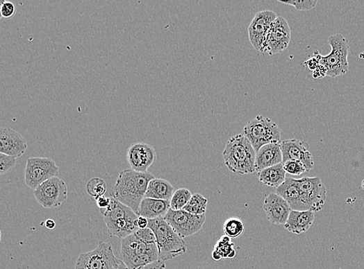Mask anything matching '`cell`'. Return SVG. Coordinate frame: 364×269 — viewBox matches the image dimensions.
Here are the masks:
<instances>
[{
    "label": "cell",
    "instance_id": "1",
    "mask_svg": "<svg viewBox=\"0 0 364 269\" xmlns=\"http://www.w3.org/2000/svg\"><path fill=\"white\" fill-rule=\"evenodd\" d=\"M122 260L130 269L148 266L158 259L156 238L149 227L138 229L122 241Z\"/></svg>",
    "mask_w": 364,
    "mask_h": 269
},
{
    "label": "cell",
    "instance_id": "2",
    "mask_svg": "<svg viewBox=\"0 0 364 269\" xmlns=\"http://www.w3.org/2000/svg\"><path fill=\"white\" fill-rule=\"evenodd\" d=\"M155 179L149 173H138L125 169L119 174L116 184L110 196L138 214L139 206L145 198L149 183Z\"/></svg>",
    "mask_w": 364,
    "mask_h": 269
},
{
    "label": "cell",
    "instance_id": "3",
    "mask_svg": "<svg viewBox=\"0 0 364 269\" xmlns=\"http://www.w3.org/2000/svg\"><path fill=\"white\" fill-rule=\"evenodd\" d=\"M256 153L242 134L231 137L223 150L224 164L230 172L240 175L256 173Z\"/></svg>",
    "mask_w": 364,
    "mask_h": 269
},
{
    "label": "cell",
    "instance_id": "4",
    "mask_svg": "<svg viewBox=\"0 0 364 269\" xmlns=\"http://www.w3.org/2000/svg\"><path fill=\"white\" fill-rule=\"evenodd\" d=\"M110 237L124 239L138 231V215L113 198L108 207L101 209Z\"/></svg>",
    "mask_w": 364,
    "mask_h": 269
},
{
    "label": "cell",
    "instance_id": "5",
    "mask_svg": "<svg viewBox=\"0 0 364 269\" xmlns=\"http://www.w3.org/2000/svg\"><path fill=\"white\" fill-rule=\"evenodd\" d=\"M148 227L154 233L158 251V259H174L187 252L186 242L180 237L164 218L149 220Z\"/></svg>",
    "mask_w": 364,
    "mask_h": 269
},
{
    "label": "cell",
    "instance_id": "6",
    "mask_svg": "<svg viewBox=\"0 0 364 269\" xmlns=\"http://www.w3.org/2000/svg\"><path fill=\"white\" fill-rule=\"evenodd\" d=\"M331 52L323 56L319 51H315L314 56L319 59L320 63L327 71L326 76L335 78L345 75L349 71L348 56L349 44L347 39L341 34H336L328 37Z\"/></svg>",
    "mask_w": 364,
    "mask_h": 269
},
{
    "label": "cell",
    "instance_id": "7",
    "mask_svg": "<svg viewBox=\"0 0 364 269\" xmlns=\"http://www.w3.org/2000/svg\"><path fill=\"white\" fill-rule=\"evenodd\" d=\"M242 134L250 141L256 153L269 144L281 143V130L277 124L263 115L249 121L243 129Z\"/></svg>",
    "mask_w": 364,
    "mask_h": 269
},
{
    "label": "cell",
    "instance_id": "8",
    "mask_svg": "<svg viewBox=\"0 0 364 269\" xmlns=\"http://www.w3.org/2000/svg\"><path fill=\"white\" fill-rule=\"evenodd\" d=\"M122 263L110 243L101 241L94 250L79 254L75 269H117Z\"/></svg>",
    "mask_w": 364,
    "mask_h": 269
},
{
    "label": "cell",
    "instance_id": "9",
    "mask_svg": "<svg viewBox=\"0 0 364 269\" xmlns=\"http://www.w3.org/2000/svg\"><path fill=\"white\" fill-rule=\"evenodd\" d=\"M59 167L51 157H33L26 161L24 169L26 185L35 190L43 182L58 177Z\"/></svg>",
    "mask_w": 364,
    "mask_h": 269
},
{
    "label": "cell",
    "instance_id": "10",
    "mask_svg": "<svg viewBox=\"0 0 364 269\" xmlns=\"http://www.w3.org/2000/svg\"><path fill=\"white\" fill-rule=\"evenodd\" d=\"M301 201L306 211L320 212L325 207L326 188L320 177H303L297 180Z\"/></svg>",
    "mask_w": 364,
    "mask_h": 269
},
{
    "label": "cell",
    "instance_id": "11",
    "mask_svg": "<svg viewBox=\"0 0 364 269\" xmlns=\"http://www.w3.org/2000/svg\"><path fill=\"white\" fill-rule=\"evenodd\" d=\"M34 196L42 207L54 209L60 207L68 198V187L64 180L54 177L34 190Z\"/></svg>",
    "mask_w": 364,
    "mask_h": 269
},
{
    "label": "cell",
    "instance_id": "12",
    "mask_svg": "<svg viewBox=\"0 0 364 269\" xmlns=\"http://www.w3.org/2000/svg\"><path fill=\"white\" fill-rule=\"evenodd\" d=\"M290 38L291 31L287 19L278 17L265 37L260 52L270 55L281 53L288 48Z\"/></svg>",
    "mask_w": 364,
    "mask_h": 269
},
{
    "label": "cell",
    "instance_id": "13",
    "mask_svg": "<svg viewBox=\"0 0 364 269\" xmlns=\"http://www.w3.org/2000/svg\"><path fill=\"white\" fill-rule=\"evenodd\" d=\"M164 219L180 237L184 238L201 231L206 220V215H195L183 209L174 211L169 209Z\"/></svg>",
    "mask_w": 364,
    "mask_h": 269
},
{
    "label": "cell",
    "instance_id": "14",
    "mask_svg": "<svg viewBox=\"0 0 364 269\" xmlns=\"http://www.w3.org/2000/svg\"><path fill=\"white\" fill-rule=\"evenodd\" d=\"M279 16L273 10H263L256 12L248 28L249 42L255 50L260 51L265 37L271 24Z\"/></svg>",
    "mask_w": 364,
    "mask_h": 269
},
{
    "label": "cell",
    "instance_id": "15",
    "mask_svg": "<svg viewBox=\"0 0 364 269\" xmlns=\"http://www.w3.org/2000/svg\"><path fill=\"white\" fill-rule=\"evenodd\" d=\"M156 157V149L144 142L132 144L127 153V160L131 168L138 173H147Z\"/></svg>",
    "mask_w": 364,
    "mask_h": 269
},
{
    "label": "cell",
    "instance_id": "16",
    "mask_svg": "<svg viewBox=\"0 0 364 269\" xmlns=\"http://www.w3.org/2000/svg\"><path fill=\"white\" fill-rule=\"evenodd\" d=\"M283 163L288 161H299L304 164L308 172L314 167V159L309 152V144L301 140L290 139L281 142Z\"/></svg>",
    "mask_w": 364,
    "mask_h": 269
},
{
    "label": "cell",
    "instance_id": "17",
    "mask_svg": "<svg viewBox=\"0 0 364 269\" xmlns=\"http://www.w3.org/2000/svg\"><path fill=\"white\" fill-rule=\"evenodd\" d=\"M268 220L275 226L284 225L291 211L288 202L277 193H270L263 206Z\"/></svg>",
    "mask_w": 364,
    "mask_h": 269
},
{
    "label": "cell",
    "instance_id": "18",
    "mask_svg": "<svg viewBox=\"0 0 364 269\" xmlns=\"http://www.w3.org/2000/svg\"><path fill=\"white\" fill-rule=\"evenodd\" d=\"M28 143L17 131L9 128H0V153L22 157L28 150Z\"/></svg>",
    "mask_w": 364,
    "mask_h": 269
},
{
    "label": "cell",
    "instance_id": "19",
    "mask_svg": "<svg viewBox=\"0 0 364 269\" xmlns=\"http://www.w3.org/2000/svg\"><path fill=\"white\" fill-rule=\"evenodd\" d=\"M283 163L281 143H273L263 146L256 155V173Z\"/></svg>",
    "mask_w": 364,
    "mask_h": 269
},
{
    "label": "cell",
    "instance_id": "20",
    "mask_svg": "<svg viewBox=\"0 0 364 269\" xmlns=\"http://www.w3.org/2000/svg\"><path fill=\"white\" fill-rule=\"evenodd\" d=\"M286 200L292 211H304L300 193V188L297 180L288 177L286 182L276 188V193Z\"/></svg>",
    "mask_w": 364,
    "mask_h": 269
},
{
    "label": "cell",
    "instance_id": "21",
    "mask_svg": "<svg viewBox=\"0 0 364 269\" xmlns=\"http://www.w3.org/2000/svg\"><path fill=\"white\" fill-rule=\"evenodd\" d=\"M315 220V212L291 211L284 227L290 233L301 234L308 231Z\"/></svg>",
    "mask_w": 364,
    "mask_h": 269
},
{
    "label": "cell",
    "instance_id": "22",
    "mask_svg": "<svg viewBox=\"0 0 364 269\" xmlns=\"http://www.w3.org/2000/svg\"><path fill=\"white\" fill-rule=\"evenodd\" d=\"M170 209V201L144 198L139 206L138 215L148 220L164 218Z\"/></svg>",
    "mask_w": 364,
    "mask_h": 269
},
{
    "label": "cell",
    "instance_id": "23",
    "mask_svg": "<svg viewBox=\"0 0 364 269\" xmlns=\"http://www.w3.org/2000/svg\"><path fill=\"white\" fill-rule=\"evenodd\" d=\"M174 193V187L169 182L155 178L149 183L145 198L170 201Z\"/></svg>",
    "mask_w": 364,
    "mask_h": 269
},
{
    "label": "cell",
    "instance_id": "24",
    "mask_svg": "<svg viewBox=\"0 0 364 269\" xmlns=\"http://www.w3.org/2000/svg\"><path fill=\"white\" fill-rule=\"evenodd\" d=\"M286 172L283 163L264 169L259 174V180L263 184L270 187L278 188L286 180Z\"/></svg>",
    "mask_w": 364,
    "mask_h": 269
},
{
    "label": "cell",
    "instance_id": "25",
    "mask_svg": "<svg viewBox=\"0 0 364 269\" xmlns=\"http://www.w3.org/2000/svg\"><path fill=\"white\" fill-rule=\"evenodd\" d=\"M231 238L228 236H222L220 240H218L215 246V250L213 252V258L215 261H220L222 259H233L236 254L234 249L233 243L231 242Z\"/></svg>",
    "mask_w": 364,
    "mask_h": 269
},
{
    "label": "cell",
    "instance_id": "26",
    "mask_svg": "<svg viewBox=\"0 0 364 269\" xmlns=\"http://www.w3.org/2000/svg\"><path fill=\"white\" fill-rule=\"evenodd\" d=\"M207 206L208 200L200 193H195L183 211L195 215H203L206 214Z\"/></svg>",
    "mask_w": 364,
    "mask_h": 269
},
{
    "label": "cell",
    "instance_id": "27",
    "mask_svg": "<svg viewBox=\"0 0 364 269\" xmlns=\"http://www.w3.org/2000/svg\"><path fill=\"white\" fill-rule=\"evenodd\" d=\"M192 196L193 195L188 189H177L174 193L173 198L170 200V209H174V211H181L188 205Z\"/></svg>",
    "mask_w": 364,
    "mask_h": 269
},
{
    "label": "cell",
    "instance_id": "28",
    "mask_svg": "<svg viewBox=\"0 0 364 269\" xmlns=\"http://www.w3.org/2000/svg\"><path fill=\"white\" fill-rule=\"evenodd\" d=\"M223 229L224 234L230 238H237L244 232L245 226L241 219L231 218L224 222Z\"/></svg>",
    "mask_w": 364,
    "mask_h": 269
},
{
    "label": "cell",
    "instance_id": "29",
    "mask_svg": "<svg viewBox=\"0 0 364 269\" xmlns=\"http://www.w3.org/2000/svg\"><path fill=\"white\" fill-rule=\"evenodd\" d=\"M108 185L101 178L90 180L87 184V192L96 201L107 193Z\"/></svg>",
    "mask_w": 364,
    "mask_h": 269
},
{
    "label": "cell",
    "instance_id": "30",
    "mask_svg": "<svg viewBox=\"0 0 364 269\" xmlns=\"http://www.w3.org/2000/svg\"><path fill=\"white\" fill-rule=\"evenodd\" d=\"M283 168L290 175H301L308 171L304 164L299 161H288L283 163Z\"/></svg>",
    "mask_w": 364,
    "mask_h": 269
},
{
    "label": "cell",
    "instance_id": "31",
    "mask_svg": "<svg viewBox=\"0 0 364 269\" xmlns=\"http://www.w3.org/2000/svg\"><path fill=\"white\" fill-rule=\"evenodd\" d=\"M17 157L0 153V174H8L15 167Z\"/></svg>",
    "mask_w": 364,
    "mask_h": 269
},
{
    "label": "cell",
    "instance_id": "32",
    "mask_svg": "<svg viewBox=\"0 0 364 269\" xmlns=\"http://www.w3.org/2000/svg\"><path fill=\"white\" fill-rule=\"evenodd\" d=\"M281 3L292 6L299 11H308L315 8L317 0H291V1H279Z\"/></svg>",
    "mask_w": 364,
    "mask_h": 269
},
{
    "label": "cell",
    "instance_id": "33",
    "mask_svg": "<svg viewBox=\"0 0 364 269\" xmlns=\"http://www.w3.org/2000/svg\"><path fill=\"white\" fill-rule=\"evenodd\" d=\"M16 14V6L12 2L3 1L0 6V15L5 19H10Z\"/></svg>",
    "mask_w": 364,
    "mask_h": 269
},
{
    "label": "cell",
    "instance_id": "34",
    "mask_svg": "<svg viewBox=\"0 0 364 269\" xmlns=\"http://www.w3.org/2000/svg\"><path fill=\"white\" fill-rule=\"evenodd\" d=\"M304 65H306V67L311 71H315L317 67H320V63L319 59H317L315 56H313V58H311L309 60L304 62Z\"/></svg>",
    "mask_w": 364,
    "mask_h": 269
},
{
    "label": "cell",
    "instance_id": "35",
    "mask_svg": "<svg viewBox=\"0 0 364 269\" xmlns=\"http://www.w3.org/2000/svg\"><path fill=\"white\" fill-rule=\"evenodd\" d=\"M137 269H167V268H165V264L164 261L161 260H158L154 262V263H151L148 266L138 268Z\"/></svg>",
    "mask_w": 364,
    "mask_h": 269
},
{
    "label": "cell",
    "instance_id": "36",
    "mask_svg": "<svg viewBox=\"0 0 364 269\" xmlns=\"http://www.w3.org/2000/svg\"><path fill=\"white\" fill-rule=\"evenodd\" d=\"M111 201V198H105V196H102V198H99L97 202V205L100 209H104L110 205Z\"/></svg>",
    "mask_w": 364,
    "mask_h": 269
},
{
    "label": "cell",
    "instance_id": "37",
    "mask_svg": "<svg viewBox=\"0 0 364 269\" xmlns=\"http://www.w3.org/2000/svg\"><path fill=\"white\" fill-rule=\"evenodd\" d=\"M327 71L325 67L322 65H320L315 71H313V78H322L326 76Z\"/></svg>",
    "mask_w": 364,
    "mask_h": 269
},
{
    "label": "cell",
    "instance_id": "38",
    "mask_svg": "<svg viewBox=\"0 0 364 269\" xmlns=\"http://www.w3.org/2000/svg\"><path fill=\"white\" fill-rule=\"evenodd\" d=\"M149 226V220L143 218V216H138L137 219V227L138 229H147Z\"/></svg>",
    "mask_w": 364,
    "mask_h": 269
},
{
    "label": "cell",
    "instance_id": "39",
    "mask_svg": "<svg viewBox=\"0 0 364 269\" xmlns=\"http://www.w3.org/2000/svg\"><path fill=\"white\" fill-rule=\"evenodd\" d=\"M44 226L49 229H54L56 227V223L55 220L49 219L44 222Z\"/></svg>",
    "mask_w": 364,
    "mask_h": 269
},
{
    "label": "cell",
    "instance_id": "40",
    "mask_svg": "<svg viewBox=\"0 0 364 269\" xmlns=\"http://www.w3.org/2000/svg\"><path fill=\"white\" fill-rule=\"evenodd\" d=\"M117 269H130V268L127 266H126L123 261V263L120 266H119Z\"/></svg>",
    "mask_w": 364,
    "mask_h": 269
},
{
    "label": "cell",
    "instance_id": "41",
    "mask_svg": "<svg viewBox=\"0 0 364 269\" xmlns=\"http://www.w3.org/2000/svg\"><path fill=\"white\" fill-rule=\"evenodd\" d=\"M361 186H362V189L364 190V180H363V182H362V185H361Z\"/></svg>",
    "mask_w": 364,
    "mask_h": 269
}]
</instances>
